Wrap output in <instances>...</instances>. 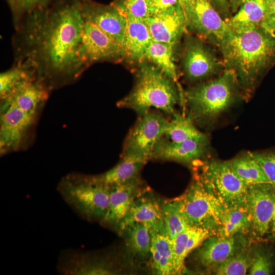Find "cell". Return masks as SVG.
<instances>
[{
	"label": "cell",
	"instance_id": "obj_31",
	"mask_svg": "<svg viewBox=\"0 0 275 275\" xmlns=\"http://www.w3.org/2000/svg\"><path fill=\"white\" fill-rule=\"evenodd\" d=\"M161 211L166 230L171 240L190 226L178 198L166 202L161 207Z\"/></svg>",
	"mask_w": 275,
	"mask_h": 275
},
{
	"label": "cell",
	"instance_id": "obj_11",
	"mask_svg": "<svg viewBox=\"0 0 275 275\" xmlns=\"http://www.w3.org/2000/svg\"><path fill=\"white\" fill-rule=\"evenodd\" d=\"M274 204V185L264 183L249 186L245 206L256 236L262 237L270 229Z\"/></svg>",
	"mask_w": 275,
	"mask_h": 275
},
{
	"label": "cell",
	"instance_id": "obj_42",
	"mask_svg": "<svg viewBox=\"0 0 275 275\" xmlns=\"http://www.w3.org/2000/svg\"><path fill=\"white\" fill-rule=\"evenodd\" d=\"M216 3L220 6L223 7H225L227 3V0H214Z\"/></svg>",
	"mask_w": 275,
	"mask_h": 275
},
{
	"label": "cell",
	"instance_id": "obj_24",
	"mask_svg": "<svg viewBox=\"0 0 275 275\" xmlns=\"http://www.w3.org/2000/svg\"><path fill=\"white\" fill-rule=\"evenodd\" d=\"M151 232V255L152 267L157 274H175L171 239L166 231Z\"/></svg>",
	"mask_w": 275,
	"mask_h": 275
},
{
	"label": "cell",
	"instance_id": "obj_25",
	"mask_svg": "<svg viewBox=\"0 0 275 275\" xmlns=\"http://www.w3.org/2000/svg\"><path fill=\"white\" fill-rule=\"evenodd\" d=\"M264 14V0H242L238 11L226 22L231 31L242 32L261 27Z\"/></svg>",
	"mask_w": 275,
	"mask_h": 275
},
{
	"label": "cell",
	"instance_id": "obj_16",
	"mask_svg": "<svg viewBox=\"0 0 275 275\" xmlns=\"http://www.w3.org/2000/svg\"><path fill=\"white\" fill-rule=\"evenodd\" d=\"M208 145L194 141L173 142L163 137L155 146L152 158L191 163L205 156Z\"/></svg>",
	"mask_w": 275,
	"mask_h": 275
},
{
	"label": "cell",
	"instance_id": "obj_7",
	"mask_svg": "<svg viewBox=\"0 0 275 275\" xmlns=\"http://www.w3.org/2000/svg\"><path fill=\"white\" fill-rule=\"evenodd\" d=\"M201 178L227 208L245 206L249 185L236 174L229 161H208L203 167Z\"/></svg>",
	"mask_w": 275,
	"mask_h": 275
},
{
	"label": "cell",
	"instance_id": "obj_40",
	"mask_svg": "<svg viewBox=\"0 0 275 275\" xmlns=\"http://www.w3.org/2000/svg\"><path fill=\"white\" fill-rule=\"evenodd\" d=\"M195 0H179V4L182 7L185 15L189 12Z\"/></svg>",
	"mask_w": 275,
	"mask_h": 275
},
{
	"label": "cell",
	"instance_id": "obj_36",
	"mask_svg": "<svg viewBox=\"0 0 275 275\" xmlns=\"http://www.w3.org/2000/svg\"><path fill=\"white\" fill-rule=\"evenodd\" d=\"M251 153L260 164L270 183L275 186V149Z\"/></svg>",
	"mask_w": 275,
	"mask_h": 275
},
{
	"label": "cell",
	"instance_id": "obj_19",
	"mask_svg": "<svg viewBox=\"0 0 275 275\" xmlns=\"http://www.w3.org/2000/svg\"><path fill=\"white\" fill-rule=\"evenodd\" d=\"M212 231L195 226H189L171 240L175 274L182 272L187 256L209 237L215 235Z\"/></svg>",
	"mask_w": 275,
	"mask_h": 275
},
{
	"label": "cell",
	"instance_id": "obj_3",
	"mask_svg": "<svg viewBox=\"0 0 275 275\" xmlns=\"http://www.w3.org/2000/svg\"><path fill=\"white\" fill-rule=\"evenodd\" d=\"M141 63L133 89L118 105L131 109L140 116L153 108L173 115L180 100L174 81L154 64L144 61Z\"/></svg>",
	"mask_w": 275,
	"mask_h": 275
},
{
	"label": "cell",
	"instance_id": "obj_12",
	"mask_svg": "<svg viewBox=\"0 0 275 275\" xmlns=\"http://www.w3.org/2000/svg\"><path fill=\"white\" fill-rule=\"evenodd\" d=\"M188 27L199 36L215 41L218 44L230 29L209 0H195L186 15Z\"/></svg>",
	"mask_w": 275,
	"mask_h": 275
},
{
	"label": "cell",
	"instance_id": "obj_37",
	"mask_svg": "<svg viewBox=\"0 0 275 275\" xmlns=\"http://www.w3.org/2000/svg\"><path fill=\"white\" fill-rule=\"evenodd\" d=\"M250 275H268L271 272V263L269 258L265 254L257 252L251 259L249 270Z\"/></svg>",
	"mask_w": 275,
	"mask_h": 275
},
{
	"label": "cell",
	"instance_id": "obj_18",
	"mask_svg": "<svg viewBox=\"0 0 275 275\" xmlns=\"http://www.w3.org/2000/svg\"><path fill=\"white\" fill-rule=\"evenodd\" d=\"M137 223L148 225L151 231H166L161 207L149 199L134 201L128 214L117 228L120 231H123L130 225Z\"/></svg>",
	"mask_w": 275,
	"mask_h": 275
},
{
	"label": "cell",
	"instance_id": "obj_28",
	"mask_svg": "<svg viewBox=\"0 0 275 275\" xmlns=\"http://www.w3.org/2000/svg\"><path fill=\"white\" fill-rule=\"evenodd\" d=\"M37 78L35 71L20 64L14 63L0 75V98L3 99L19 88Z\"/></svg>",
	"mask_w": 275,
	"mask_h": 275
},
{
	"label": "cell",
	"instance_id": "obj_21",
	"mask_svg": "<svg viewBox=\"0 0 275 275\" xmlns=\"http://www.w3.org/2000/svg\"><path fill=\"white\" fill-rule=\"evenodd\" d=\"M238 243L234 236L216 235L207 238L198 252L200 263L205 267H215L235 254Z\"/></svg>",
	"mask_w": 275,
	"mask_h": 275
},
{
	"label": "cell",
	"instance_id": "obj_27",
	"mask_svg": "<svg viewBox=\"0 0 275 275\" xmlns=\"http://www.w3.org/2000/svg\"><path fill=\"white\" fill-rule=\"evenodd\" d=\"M174 46L152 41L148 47L144 59L154 64L167 77L176 82L178 74L174 59Z\"/></svg>",
	"mask_w": 275,
	"mask_h": 275
},
{
	"label": "cell",
	"instance_id": "obj_5",
	"mask_svg": "<svg viewBox=\"0 0 275 275\" xmlns=\"http://www.w3.org/2000/svg\"><path fill=\"white\" fill-rule=\"evenodd\" d=\"M58 191L66 203L79 216L102 221L109 205V187L95 176L71 173L59 182Z\"/></svg>",
	"mask_w": 275,
	"mask_h": 275
},
{
	"label": "cell",
	"instance_id": "obj_22",
	"mask_svg": "<svg viewBox=\"0 0 275 275\" xmlns=\"http://www.w3.org/2000/svg\"><path fill=\"white\" fill-rule=\"evenodd\" d=\"M146 157L132 152H124L120 161L112 169L99 175L95 176L100 183L112 186L129 181L137 176L146 162Z\"/></svg>",
	"mask_w": 275,
	"mask_h": 275
},
{
	"label": "cell",
	"instance_id": "obj_10",
	"mask_svg": "<svg viewBox=\"0 0 275 275\" xmlns=\"http://www.w3.org/2000/svg\"><path fill=\"white\" fill-rule=\"evenodd\" d=\"M80 56L87 69L99 62H117L127 57V53L123 46L85 20Z\"/></svg>",
	"mask_w": 275,
	"mask_h": 275
},
{
	"label": "cell",
	"instance_id": "obj_29",
	"mask_svg": "<svg viewBox=\"0 0 275 275\" xmlns=\"http://www.w3.org/2000/svg\"><path fill=\"white\" fill-rule=\"evenodd\" d=\"M236 174L248 185L270 183L262 167L251 152L230 161Z\"/></svg>",
	"mask_w": 275,
	"mask_h": 275
},
{
	"label": "cell",
	"instance_id": "obj_8",
	"mask_svg": "<svg viewBox=\"0 0 275 275\" xmlns=\"http://www.w3.org/2000/svg\"><path fill=\"white\" fill-rule=\"evenodd\" d=\"M38 115L14 105L1 103V155L19 151L26 146Z\"/></svg>",
	"mask_w": 275,
	"mask_h": 275
},
{
	"label": "cell",
	"instance_id": "obj_4",
	"mask_svg": "<svg viewBox=\"0 0 275 275\" xmlns=\"http://www.w3.org/2000/svg\"><path fill=\"white\" fill-rule=\"evenodd\" d=\"M238 86L233 72L226 69L217 78L191 87L184 94L188 115L195 122L215 120L236 102Z\"/></svg>",
	"mask_w": 275,
	"mask_h": 275
},
{
	"label": "cell",
	"instance_id": "obj_13",
	"mask_svg": "<svg viewBox=\"0 0 275 275\" xmlns=\"http://www.w3.org/2000/svg\"><path fill=\"white\" fill-rule=\"evenodd\" d=\"M81 5L86 20L93 23L123 46L127 18L118 7L98 5L90 0H81Z\"/></svg>",
	"mask_w": 275,
	"mask_h": 275
},
{
	"label": "cell",
	"instance_id": "obj_33",
	"mask_svg": "<svg viewBox=\"0 0 275 275\" xmlns=\"http://www.w3.org/2000/svg\"><path fill=\"white\" fill-rule=\"evenodd\" d=\"M252 258L248 253L235 254L215 266L214 273L217 275H243L249 272Z\"/></svg>",
	"mask_w": 275,
	"mask_h": 275
},
{
	"label": "cell",
	"instance_id": "obj_26",
	"mask_svg": "<svg viewBox=\"0 0 275 275\" xmlns=\"http://www.w3.org/2000/svg\"><path fill=\"white\" fill-rule=\"evenodd\" d=\"M173 116L168 121L164 135L165 138L173 142L194 141L208 145V136L198 129L189 115L175 112Z\"/></svg>",
	"mask_w": 275,
	"mask_h": 275
},
{
	"label": "cell",
	"instance_id": "obj_14",
	"mask_svg": "<svg viewBox=\"0 0 275 275\" xmlns=\"http://www.w3.org/2000/svg\"><path fill=\"white\" fill-rule=\"evenodd\" d=\"M153 41L175 46L188 27L185 13L178 3L144 20Z\"/></svg>",
	"mask_w": 275,
	"mask_h": 275
},
{
	"label": "cell",
	"instance_id": "obj_32",
	"mask_svg": "<svg viewBox=\"0 0 275 275\" xmlns=\"http://www.w3.org/2000/svg\"><path fill=\"white\" fill-rule=\"evenodd\" d=\"M128 244L132 251L143 257L150 254L151 244V232L150 227L143 223H134L127 227Z\"/></svg>",
	"mask_w": 275,
	"mask_h": 275
},
{
	"label": "cell",
	"instance_id": "obj_41",
	"mask_svg": "<svg viewBox=\"0 0 275 275\" xmlns=\"http://www.w3.org/2000/svg\"><path fill=\"white\" fill-rule=\"evenodd\" d=\"M271 231L273 233H275V204L273 209V215H272V222H271Z\"/></svg>",
	"mask_w": 275,
	"mask_h": 275
},
{
	"label": "cell",
	"instance_id": "obj_9",
	"mask_svg": "<svg viewBox=\"0 0 275 275\" xmlns=\"http://www.w3.org/2000/svg\"><path fill=\"white\" fill-rule=\"evenodd\" d=\"M168 121L154 111L140 116L126 139L124 152L136 153L148 160L152 158L155 146L164 137Z\"/></svg>",
	"mask_w": 275,
	"mask_h": 275
},
{
	"label": "cell",
	"instance_id": "obj_20",
	"mask_svg": "<svg viewBox=\"0 0 275 275\" xmlns=\"http://www.w3.org/2000/svg\"><path fill=\"white\" fill-rule=\"evenodd\" d=\"M50 91L38 78L31 81L7 97L1 103L15 105L28 112L39 113Z\"/></svg>",
	"mask_w": 275,
	"mask_h": 275
},
{
	"label": "cell",
	"instance_id": "obj_1",
	"mask_svg": "<svg viewBox=\"0 0 275 275\" xmlns=\"http://www.w3.org/2000/svg\"><path fill=\"white\" fill-rule=\"evenodd\" d=\"M85 23L81 0H51L32 11L14 26V63L33 69L50 91L73 83L86 69Z\"/></svg>",
	"mask_w": 275,
	"mask_h": 275
},
{
	"label": "cell",
	"instance_id": "obj_2",
	"mask_svg": "<svg viewBox=\"0 0 275 275\" xmlns=\"http://www.w3.org/2000/svg\"><path fill=\"white\" fill-rule=\"evenodd\" d=\"M219 45L227 69L233 72L245 91L252 90L259 78L275 64V37L261 27L230 30Z\"/></svg>",
	"mask_w": 275,
	"mask_h": 275
},
{
	"label": "cell",
	"instance_id": "obj_23",
	"mask_svg": "<svg viewBox=\"0 0 275 275\" xmlns=\"http://www.w3.org/2000/svg\"><path fill=\"white\" fill-rule=\"evenodd\" d=\"M127 18L123 47L127 57L133 60L144 61L146 51L153 41L146 23L143 20Z\"/></svg>",
	"mask_w": 275,
	"mask_h": 275
},
{
	"label": "cell",
	"instance_id": "obj_35",
	"mask_svg": "<svg viewBox=\"0 0 275 275\" xmlns=\"http://www.w3.org/2000/svg\"><path fill=\"white\" fill-rule=\"evenodd\" d=\"M51 0H6L11 12L14 26L28 13Z\"/></svg>",
	"mask_w": 275,
	"mask_h": 275
},
{
	"label": "cell",
	"instance_id": "obj_17",
	"mask_svg": "<svg viewBox=\"0 0 275 275\" xmlns=\"http://www.w3.org/2000/svg\"><path fill=\"white\" fill-rule=\"evenodd\" d=\"M139 185L136 177L127 182L108 187L109 205L106 215L102 221L103 223L118 227L129 211Z\"/></svg>",
	"mask_w": 275,
	"mask_h": 275
},
{
	"label": "cell",
	"instance_id": "obj_39",
	"mask_svg": "<svg viewBox=\"0 0 275 275\" xmlns=\"http://www.w3.org/2000/svg\"><path fill=\"white\" fill-rule=\"evenodd\" d=\"M178 3L179 0H151L152 15L171 8Z\"/></svg>",
	"mask_w": 275,
	"mask_h": 275
},
{
	"label": "cell",
	"instance_id": "obj_30",
	"mask_svg": "<svg viewBox=\"0 0 275 275\" xmlns=\"http://www.w3.org/2000/svg\"><path fill=\"white\" fill-rule=\"evenodd\" d=\"M251 227L250 215L246 206L226 208L221 218V225L217 235L232 237L244 232Z\"/></svg>",
	"mask_w": 275,
	"mask_h": 275
},
{
	"label": "cell",
	"instance_id": "obj_15",
	"mask_svg": "<svg viewBox=\"0 0 275 275\" xmlns=\"http://www.w3.org/2000/svg\"><path fill=\"white\" fill-rule=\"evenodd\" d=\"M182 67L186 78L196 82L216 73L219 64L205 45L198 40L189 38L183 54Z\"/></svg>",
	"mask_w": 275,
	"mask_h": 275
},
{
	"label": "cell",
	"instance_id": "obj_38",
	"mask_svg": "<svg viewBox=\"0 0 275 275\" xmlns=\"http://www.w3.org/2000/svg\"><path fill=\"white\" fill-rule=\"evenodd\" d=\"M265 14L261 27L275 37V0H264Z\"/></svg>",
	"mask_w": 275,
	"mask_h": 275
},
{
	"label": "cell",
	"instance_id": "obj_6",
	"mask_svg": "<svg viewBox=\"0 0 275 275\" xmlns=\"http://www.w3.org/2000/svg\"><path fill=\"white\" fill-rule=\"evenodd\" d=\"M178 199L189 226L206 229L217 234L227 207L201 178Z\"/></svg>",
	"mask_w": 275,
	"mask_h": 275
},
{
	"label": "cell",
	"instance_id": "obj_34",
	"mask_svg": "<svg viewBox=\"0 0 275 275\" xmlns=\"http://www.w3.org/2000/svg\"><path fill=\"white\" fill-rule=\"evenodd\" d=\"M115 5L127 17L144 20L152 15L151 0H122Z\"/></svg>",
	"mask_w": 275,
	"mask_h": 275
}]
</instances>
